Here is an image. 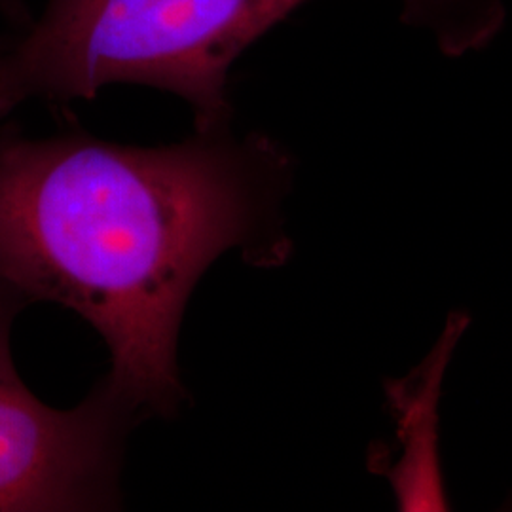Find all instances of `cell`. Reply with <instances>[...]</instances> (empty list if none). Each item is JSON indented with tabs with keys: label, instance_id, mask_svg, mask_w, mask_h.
<instances>
[{
	"label": "cell",
	"instance_id": "cell-1",
	"mask_svg": "<svg viewBox=\"0 0 512 512\" xmlns=\"http://www.w3.org/2000/svg\"><path fill=\"white\" fill-rule=\"evenodd\" d=\"M293 179L277 141L228 126L152 148L2 128L0 283L78 313L109 348L105 380L143 418H171L188 397L177 344L192 291L230 251L289 260Z\"/></svg>",
	"mask_w": 512,
	"mask_h": 512
},
{
	"label": "cell",
	"instance_id": "cell-2",
	"mask_svg": "<svg viewBox=\"0 0 512 512\" xmlns=\"http://www.w3.org/2000/svg\"><path fill=\"white\" fill-rule=\"evenodd\" d=\"M310 0H48L42 16L0 50V95L92 99L141 84L184 99L196 129L228 126L230 69L258 38ZM403 21L429 31L442 54L494 42L499 0H401Z\"/></svg>",
	"mask_w": 512,
	"mask_h": 512
},
{
	"label": "cell",
	"instance_id": "cell-3",
	"mask_svg": "<svg viewBox=\"0 0 512 512\" xmlns=\"http://www.w3.org/2000/svg\"><path fill=\"white\" fill-rule=\"evenodd\" d=\"M25 306L0 283V512L118 509L124 442L143 414L105 378L73 410L37 399L12 355Z\"/></svg>",
	"mask_w": 512,
	"mask_h": 512
},
{
	"label": "cell",
	"instance_id": "cell-4",
	"mask_svg": "<svg viewBox=\"0 0 512 512\" xmlns=\"http://www.w3.org/2000/svg\"><path fill=\"white\" fill-rule=\"evenodd\" d=\"M471 317L452 311L437 344L404 378L385 380V399L397 423L403 454L372 469L389 480L399 511H448L439 458V403L442 380Z\"/></svg>",
	"mask_w": 512,
	"mask_h": 512
},
{
	"label": "cell",
	"instance_id": "cell-5",
	"mask_svg": "<svg viewBox=\"0 0 512 512\" xmlns=\"http://www.w3.org/2000/svg\"><path fill=\"white\" fill-rule=\"evenodd\" d=\"M0 12L6 14L12 21L25 23V25L31 23V19L25 14V8H23L21 0H0Z\"/></svg>",
	"mask_w": 512,
	"mask_h": 512
},
{
	"label": "cell",
	"instance_id": "cell-6",
	"mask_svg": "<svg viewBox=\"0 0 512 512\" xmlns=\"http://www.w3.org/2000/svg\"><path fill=\"white\" fill-rule=\"evenodd\" d=\"M14 107H16V105H14L10 99H6V97H2V95H0V118H2V116H6V114H8L10 110L14 109Z\"/></svg>",
	"mask_w": 512,
	"mask_h": 512
},
{
	"label": "cell",
	"instance_id": "cell-7",
	"mask_svg": "<svg viewBox=\"0 0 512 512\" xmlns=\"http://www.w3.org/2000/svg\"><path fill=\"white\" fill-rule=\"evenodd\" d=\"M505 509H512V497L507 501V507H505Z\"/></svg>",
	"mask_w": 512,
	"mask_h": 512
},
{
	"label": "cell",
	"instance_id": "cell-8",
	"mask_svg": "<svg viewBox=\"0 0 512 512\" xmlns=\"http://www.w3.org/2000/svg\"><path fill=\"white\" fill-rule=\"evenodd\" d=\"M6 44V40H0V50H2V46Z\"/></svg>",
	"mask_w": 512,
	"mask_h": 512
}]
</instances>
